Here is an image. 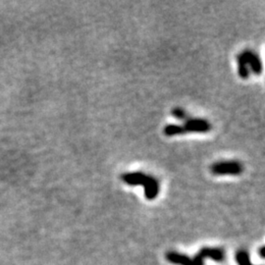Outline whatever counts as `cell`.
Instances as JSON below:
<instances>
[{"label": "cell", "instance_id": "cell-4", "mask_svg": "<svg viewBox=\"0 0 265 265\" xmlns=\"http://www.w3.org/2000/svg\"><path fill=\"white\" fill-rule=\"evenodd\" d=\"M184 132H207L211 130V125L204 119L190 118L182 125Z\"/></svg>", "mask_w": 265, "mask_h": 265}, {"label": "cell", "instance_id": "cell-11", "mask_svg": "<svg viewBox=\"0 0 265 265\" xmlns=\"http://www.w3.org/2000/svg\"><path fill=\"white\" fill-rule=\"evenodd\" d=\"M260 255H261V257H262L263 259H265V246L261 248V250H260Z\"/></svg>", "mask_w": 265, "mask_h": 265}, {"label": "cell", "instance_id": "cell-10", "mask_svg": "<svg viewBox=\"0 0 265 265\" xmlns=\"http://www.w3.org/2000/svg\"><path fill=\"white\" fill-rule=\"evenodd\" d=\"M172 114H173L174 117H176L177 119L183 120L184 122L191 118V117L188 115V113H187L183 108H180V107H176V108H174L173 111H172Z\"/></svg>", "mask_w": 265, "mask_h": 265}, {"label": "cell", "instance_id": "cell-8", "mask_svg": "<svg viewBox=\"0 0 265 265\" xmlns=\"http://www.w3.org/2000/svg\"><path fill=\"white\" fill-rule=\"evenodd\" d=\"M164 133L168 136L177 135V134H183L185 133L182 125H175V124H169L164 128Z\"/></svg>", "mask_w": 265, "mask_h": 265}, {"label": "cell", "instance_id": "cell-2", "mask_svg": "<svg viewBox=\"0 0 265 265\" xmlns=\"http://www.w3.org/2000/svg\"><path fill=\"white\" fill-rule=\"evenodd\" d=\"M243 171V165L236 160L220 161L211 166V172L214 175H240Z\"/></svg>", "mask_w": 265, "mask_h": 265}, {"label": "cell", "instance_id": "cell-1", "mask_svg": "<svg viewBox=\"0 0 265 265\" xmlns=\"http://www.w3.org/2000/svg\"><path fill=\"white\" fill-rule=\"evenodd\" d=\"M122 180L130 185L137 186L142 185L144 187V196L147 199H154L159 192V184L157 180L149 175H145L142 172H132L122 175Z\"/></svg>", "mask_w": 265, "mask_h": 265}, {"label": "cell", "instance_id": "cell-9", "mask_svg": "<svg viewBox=\"0 0 265 265\" xmlns=\"http://www.w3.org/2000/svg\"><path fill=\"white\" fill-rule=\"evenodd\" d=\"M236 260L239 265H254L250 261V256L246 251H240L236 255Z\"/></svg>", "mask_w": 265, "mask_h": 265}, {"label": "cell", "instance_id": "cell-7", "mask_svg": "<svg viewBox=\"0 0 265 265\" xmlns=\"http://www.w3.org/2000/svg\"><path fill=\"white\" fill-rule=\"evenodd\" d=\"M237 60H238V71H239L240 77H242L243 79H248L250 76V68H249L245 58L243 57L242 53L238 55Z\"/></svg>", "mask_w": 265, "mask_h": 265}, {"label": "cell", "instance_id": "cell-5", "mask_svg": "<svg viewBox=\"0 0 265 265\" xmlns=\"http://www.w3.org/2000/svg\"><path fill=\"white\" fill-rule=\"evenodd\" d=\"M243 57L245 58L249 68L251 67L253 72L257 75H260L262 74V71H263V64H262V61L260 59V57L252 50H245L243 53H242Z\"/></svg>", "mask_w": 265, "mask_h": 265}, {"label": "cell", "instance_id": "cell-3", "mask_svg": "<svg viewBox=\"0 0 265 265\" xmlns=\"http://www.w3.org/2000/svg\"><path fill=\"white\" fill-rule=\"evenodd\" d=\"M206 258H209L215 262H222L225 258V255L220 249L203 248L194 259H192V265H203V261Z\"/></svg>", "mask_w": 265, "mask_h": 265}, {"label": "cell", "instance_id": "cell-6", "mask_svg": "<svg viewBox=\"0 0 265 265\" xmlns=\"http://www.w3.org/2000/svg\"><path fill=\"white\" fill-rule=\"evenodd\" d=\"M166 260L176 265H192V259L182 255V254H178V253H174V252H170L166 255Z\"/></svg>", "mask_w": 265, "mask_h": 265}]
</instances>
